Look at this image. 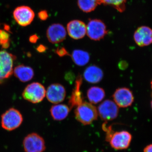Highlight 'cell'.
<instances>
[{"mask_svg": "<svg viewBox=\"0 0 152 152\" xmlns=\"http://www.w3.org/2000/svg\"><path fill=\"white\" fill-rule=\"evenodd\" d=\"M75 113L77 121L84 125L91 124L97 119V110L90 103L83 102L77 106Z\"/></svg>", "mask_w": 152, "mask_h": 152, "instance_id": "obj_1", "label": "cell"}, {"mask_svg": "<svg viewBox=\"0 0 152 152\" xmlns=\"http://www.w3.org/2000/svg\"><path fill=\"white\" fill-rule=\"evenodd\" d=\"M23 121L22 114L17 109L10 108L1 115V124L6 130L12 131L20 127Z\"/></svg>", "mask_w": 152, "mask_h": 152, "instance_id": "obj_2", "label": "cell"}, {"mask_svg": "<svg viewBox=\"0 0 152 152\" xmlns=\"http://www.w3.org/2000/svg\"><path fill=\"white\" fill-rule=\"evenodd\" d=\"M45 88L39 83H33L26 87L22 96L26 100L34 104L40 102L46 96Z\"/></svg>", "mask_w": 152, "mask_h": 152, "instance_id": "obj_3", "label": "cell"}, {"mask_svg": "<svg viewBox=\"0 0 152 152\" xmlns=\"http://www.w3.org/2000/svg\"><path fill=\"white\" fill-rule=\"evenodd\" d=\"M108 140L111 146L117 150L126 149L129 146L132 141V134L126 131L108 133Z\"/></svg>", "mask_w": 152, "mask_h": 152, "instance_id": "obj_4", "label": "cell"}, {"mask_svg": "<svg viewBox=\"0 0 152 152\" xmlns=\"http://www.w3.org/2000/svg\"><path fill=\"white\" fill-rule=\"evenodd\" d=\"M15 56L5 50L0 51V84L3 83L13 73Z\"/></svg>", "mask_w": 152, "mask_h": 152, "instance_id": "obj_5", "label": "cell"}, {"mask_svg": "<svg viewBox=\"0 0 152 152\" xmlns=\"http://www.w3.org/2000/svg\"><path fill=\"white\" fill-rule=\"evenodd\" d=\"M25 152H43L46 149L43 138L36 133H32L25 137L23 141Z\"/></svg>", "mask_w": 152, "mask_h": 152, "instance_id": "obj_6", "label": "cell"}, {"mask_svg": "<svg viewBox=\"0 0 152 152\" xmlns=\"http://www.w3.org/2000/svg\"><path fill=\"white\" fill-rule=\"evenodd\" d=\"M86 34L91 40L99 41L102 39L107 33L105 25L101 20H91L86 26Z\"/></svg>", "mask_w": 152, "mask_h": 152, "instance_id": "obj_7", "label": "cell"}, {"mask_svg": "<svg viewBox=\"0 0 152 152\" xmlns=\"http://www.w3.org/2000/svg\"><path fill=\"white\" fill-rule=\"evenodd\" d=\"M98 113V115L103 121H112L118 117V107L115 102L110 100H106L99 105Z\"/></svg>", "mask_w": 152, "mask_h": 152, "instance_id": "obj_8", "label": "cell"}, {"mask_svg": "<svg viewBox=\"0 0 152 152\" xmlns=\"http://www.w3.org/2000/svg\"><path fill=\"white\" fill-rule=\"evenodd\" d=\"M13 15L18 24L23 27L31 24L35 17L34 11L30 7L26 6L17 7L14 10Z\"/></svg>", "mask_w": 152, "mask_h": 152, "instance_id": "obj_9", "label": "cell"}, {"mask_svg": "<svg viewBox=\"0 0 152 152\" xmlns=\"http://www.w3.org/2000/svg\"><path fill=\"white\" fill-rule=\"evenodd\" d=\"M115 103L120 107L126 108L132 105L134 101L132 92L126 88L117 89L113 94Z\"/></svg>", "mask_w": 152, "mask_h": 152, "instance_id": "obj_10", "label": "cell"}, {"mask_svg": "<svg viewBox=\"0 0 152 152\" xmlns=\"http://www.w3.org/2000/svg\"><path fill=\"white\" fill-rule=\"evenodd\" d=\"M47 99L53 104H58L64 100L66 91L62 85L58 83L53 84L48 88L46 93Z\"/></svg>", "mask_w": 152, "mask_h": 152, "instance_id": "obj_11", "label": "cell"}, {"mask_svg": "<svg viewBox=\"0 0 152 152\" xmlns=\"http://www.w3.org/2000/svg\"><path fill=\"white\" fill-rule=\"evenodd\" d=\"M46 34L50 42L57 44L63 42L66 39V31L63 25L58 23L53 24L48 28Z\"/></svg>", "mask_w": 152, "mask_h": 152, "instance_id": "obj_12", "label": "cell"}, {"mask_svg": "<svg viewBox=\"0 0 152 152\" xmlns=\"http://www.w3.org/2000/svg\"><path fill=\"white\" fill-rule=\"evenodd\" d=\"M134 38L139 46L149 45L152 43V29L145 26L140 27L135 32Z\"/></svg>", "mask_w": 152, "mask_h": 152, "instance_id": "obj_13", "label": "cell"}, {"mask_svg": "<svg viewBox=\"0 0 152 152\" xmlns=\"http://www.w3.org/2000/svg\"><path fill=\"white\" fill-rule=\"evenodd\" d=\"M69 36L74 39H82L86 34V26L82 21L74 20L69 22L67 26Z\"/></svg>", "mask_w": 152, "mask_h": 152, "instance_id": "obj_14", "label": "cell"}, {"mask_svg": "<svg viewBox=\"0 0 152 152\" xmlns=\"http://www.w3.org/2000/svg\"><path fill=\"white\" fill-rule=\"evenodd\" d=\"M104 73L102 69L96 65L90 66L86 69L84 77L86 81L91 83H97L102 80Z\"/></svg>", "mask_w": 152, "mask_h": 152, "instance_id": "obj_15", "label": "cell"}, {"mask_svg": "<svg viewBox=\"0 0 152 152\" xmlns=\"http://www.w3.org/2000/svg\"><path fill=\"white\" fill-rule=\"evenodd\" d=\"M82 82L83 78L82 76L79 75L76 80L75 88L69 100V105L70 109L75 107H77L83 102V97L80 91Z\"/></svg>", "mask_w": 152, "mask_h": 152, "instance_id": "obj_16", "label": "cell"}, {"mask_svg": "<svg viewBox=\"0 0 152 152\" xmlns=\"http://www.w3.org/2000/svg\"><path fill=\"white\" fill-rule=\"evenodd\" d=\"M13 73L15 76L20 81H29L34 76V70L28 66L20 65L17 66L14 69Z\"/></svg>", "mask_w": 152, "mask_h": 152, "instance_id": "obj_17", "label": "cell"}, {"mask_svg": "<svg viewBox=\"0 0 152 152\" xmlns=\"http://www.w3.org/2000/svg\"><path fill=\"white\" fill-rule=\"evenodd\" d=\"M70 110V108L66 105L60 104L52 106L50 112L54 120L61 121L66 118Z\"/></svg>", "mask_w": 152, "mask_h": 152, "instance_id": "obj_18", "label": "cell"}, {"mask_svg": "<svg viewBox=\"0 0 152 152\" xmlns=\"http://www.w3.org/2000/svg\"><path fill=\"white\" fill-rule=\"evenodd\" d=\"M105 96L104 90L100 87H92L87 91V97L91 103L98 104L102 100Z\"/></svg>", "mask_w": 152, "mask_h": 152, "instance_id": "obj_19", "label": "cell"}, {"mask_svg": "<svg viewBox=\"0 0 152 152\" xmlns=\"http://www.w3.org/2000/svg\"><path fill=\"white\" fill-rule=\"evenodd\" d=\"M72 59L77 65H86L89 61L90 55L85 51L80 50H75L71 55Z\"/></svg>", "mask_w": 152, "mask_h": 152, "instance_id": "obj_20", "label": "cell"}, {"mask_svg": "<svg viewBox=\"0 0 152 152\" xmlns=\"http://www.w3.org/2000/svg\"><path fill=\"white\" fill-rule=\"evenodd\" d=\"M99 4V0H78L79 7L85 12H90L94 10Z\"/></svg>", "mask_w": 152, "mask_h": 152, "instance_id": "obj_21", "label": "cell"}, {"mask_svg": "<svg viewBox=\"0 0 152 152\" xmlns=\"http://www.w3.org/2000/svg\"><path fill=\"white\" fill-rule=\"evenodd\" d=\"M99 4L112 6L118 10L122 12L125 10L126 0H99Z\"/></svg>", "mask_w": 152, "mask_h": 152, "instance_id": "obj_22", "label": "cell"}, {"mask_svg": "<svg viewBox=\"0 0 152 152\" xmlns=\"http://www.w3.org/2000/svg\"><path fill=\"white\" fill-rule=\"evenodd\" d=\"M10 37L7 31L0 30V45L3 48H8L10 47Z\"/></svg>", "mask_w": 152, "mask_h": 152, "instance_id": "obj_23", "label": "cell"}, {"mask_svg": "<svg viewBox=\"0 0 152 152\" xmlns=\"http://www.w3.org/2000/svg\"><path fill=\"white\" fill-rule=\"evenodd\" d=\"M57 55H58L60 57H63L64 56L69 55L68 52L64 48H57L56 51Z\"/></svg>", "mask_w": 152, "mask_h": 152, "instance_id": "obj_24", "label": "cell"}, {"mask_svg": "<svg viewBox=\"0 0 152 152\" xmlns=\"http://www.w3.org/2000/svg\"><path fill=\"white\" fill-rule=\"evenodd\" d=\"M38 16L42 20H45L48 19V15L46 11H41L38 14Z\"/></svg>", "mask_w": 152, "mask_h": 152, "instance_id": "obj_25", "label": "cell"}, {"mask_svg": "<svg viewBox=\"0 0 152 152\" xmlns=\"http://www.w3.org/2000/svg\"><path fill=\"white\" fill-rule=\"evenodd\" d=\"M39 37L38 36L36 35H33L31 36L29 38V41L31 42L32 43H35L37 42V41L38 40Z\"/></svg>", "mask_w": 152, "mask_h": 152, "instance_id": "obj_26", "label": "cell"}, {"mask_svg": "<svg viewBox=\"0 0 152 152\" xmlns=\"http://www.w3.org/2000/svg\"><path fill=\"white\" fill-rule=\"evenodd\" d=\"M46 49L47 48L43 45H40L37 48V50L38 51L40 52V53H42V52L45 51Z\"/></svg>", "mask_w": 152, "mask_h": 152, "instance_id": "obj_27", "label": "cell"}, {"mask_svg": "<svg viewBox=\"0 0 152 152\" xmlns=\"http://www.w3.org/2000/svg\"><path fill=\"white\" fill-rule=\"evenodd\" d=\"M144 152H152V144L147 146L144 149Z\"/></svg>", "mask_w": 152, "mask_h": 152, "instance_id": "obj_28", "label": "cell"}, {"mask_svg": "<svg viewBox=\"0 0 152 152\" xmlns=\"http://www.w3.org/2000/svg\"><path fill=\"white\" fill-rule=\"evenodd\" d=\"M151 107L152 109V100L151 101Z\"/></svg>", "mask_w": 152, "mask_h": 152, "instance_id": "obj_29", "label": "cell"}, {"mask_svg": "<svg viewBox=\"0 0 152 152\" xmlns=\"http://www.w3.org/2000/svg\"><path fill=\"white\" fill-rule=\"evenodd\" d=\"M151 88H152V81L151 83Z\"/></svg>", "mask_w": 152, "mask_h": 152, "instance_id": "obj_30", "label": "cell"}]
</instances>
